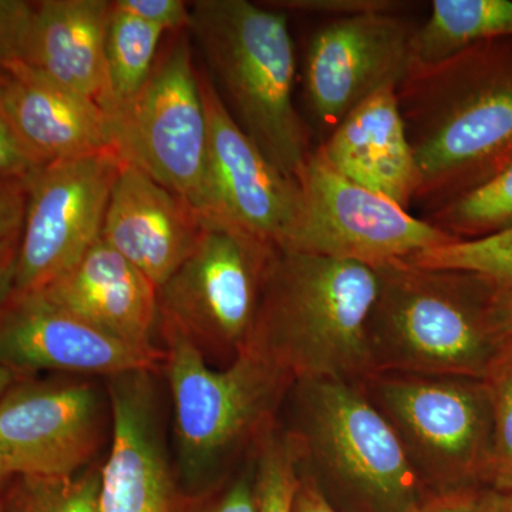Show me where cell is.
Segmentation results:
<instances>
[{
	"label": "cell",
	"instance_id": "cell-14",
	"mask_svg": "<svg viewBox=\"0 0 512 512\" xmlns=\"http://www.w3.org/2000/svg\"><path fill=\"white\" fill-rule=\"evenodd\" d=\"M208 119L207 180L202 214L232 222L284 247L299 210L301 188L238 126L207 74L200 73Z\"/></svg>",
	"mask_w": 512,
	"mask_h": 512
},
{
	"label": "cell",
	"instance_id": "cell-29",
	"mask_svg": "<svg viewBox=\"0 0 512 512\" xmlns=\"http://www.w3.org/2000/svg\"><path fill=\"white\" fill-rule=\"evenodd\" d=\"M36 2L0 0V70L22 60Z\"/></svg>",
	"mask_w": 512,
	"mask_h": 512
},
{
	"label": "cell",
	"instance_id": "cell-36",
	"mask_svg": "<svg viewBox=\"0 0 512 512\" xmlns=\"http://www.w3.org/2000/svg\"><path fill=\"white\" fill-rule=\"evenodd\" d=\"M292 512H343L338 510L311 478L299 471V485L293 498Z\"/></svg>",
	"mask_w": 512,
	"mask_h": 512
},
{
	"label": "cell",
	"instance_id": "cell-18",
	"mask_svg": "<svg viewBox=\"0 0 512 512\" xmlns=\"http://www.w3.org/2000/svg\"><path fill=\"white\" fill-rule=\"evenodd\" d=\"M39 291L111 338L163 352L156 345L157 286L101 238L72 269Z\"/></svg>",
	"mask_w": 512,
	"mask_h": 512
},
{
	"label": "cell",
	"instance_id": "cell-6",
	"mask_svg": "<svg viewBox=\"0 0 512 512\" xmlns=\"http://www.w3.org/2000/svg\"><path fill=\"white\" fill-rule=\"evenodd\" d=\"M281 427L298 470L322 493L348 494L370 512H413L429 495L389 421L359 383L302 380Z\"/></svg>",
	"mask_w": 512,
	"mask_h": 512
},
{
	"label": "cell",
	"instance_id": "cell-1",
	"mask_svg": "<svg viewBox=\"0 0 512 512\" xmlns=\"http://www.w3.org/2000/svg\"><path fill=\"white\" fill-rule=\"evenodd\" d=\"M397 100L430 212L512 164V37L410 66Z\"/></svg>",
	"mask_w": 512,
	"mask_h": 512
},
{
	"label": "cell",
	"instance_id": "cell-15",
	"mask_svg": "<svg viewBox=\"0 0 512 512\" xmlns=\"http://www.w3.org/2000/svg\"><path fill=\"white\" fill-rule=\"evenodd\" d=\"M160 353L133 348L57 305L42 291L10 293L0 305V367L10 372L123 375L156 372Z\"/></svg>",
	"mask_w": 512,
	"mask_h": 512
},
{
	"label": "cell",
	"instance_id": "cell-4",
	"mask_svg": "<svg viewBox=\"0 0 512 512\" xmlns=\"http://www.w3.org/2000/svg\"><path fill=\"white\" fill-rule=\"evenodd\" d=\"M187 32L238 126L292 180L312 151L293 103L296 57L288 18L264 3L195 0Z\"/></svg>",
	"mask_w": 512,
	"mask_h": 512
},
{
	"label": "cell",
	"instance_id": "cell-30",
	"mask_svg": "<svg viewBox=\"0 0 512 512\" xmlns=\"http://www.w3.org/2000/svg\"><path fill=\"white\" fill-rule=\"evenodd\" d=\"M114 6L165 33L184 32L190 26V3L183 0H114Z\"/></svg>",
	"mask_w": 512,
	"mask_h": 512
},
{
	"label": "cell",
	"instance_id": "cell-10",
	"mask_svg": "<svg viewBox=\"0 0 512 512\" xmlns=\"http://www.w3.org/2000/svg\"><path fill=\"white\" fill-rule=\"evenodd\" d=\"M301 210L282 251L377 268L457 239L339 174L313 151L298 178Z\"/></svg>",
	"mask_w": 512,
	"mask_h": 512
},
{
	"label": "cell",
	"instance_id": "cell-16",
	"mask_svg": "<svg viewBox=\"0 0 512 512\" xmlns=\"http://www.w3.org/2000/svg\"><path fill=\"white\" fill-rule=\"evenodd\" d=\"M153 373L109 377L113 441L100 467V512H177Z\"/></svg>",
	"mask_w": 512,
	"mask_h": 512
},
{
	"label": "cell",
	"instance_id": "cell-19",
	"mask_svg": "<svg viewBox=\"0 0 512 512\" xmlns=\"http://www.w3.org/2000/svg\"><path fill=\"white\" fill-rule=\"evenodd\" d=\"M339 174L409 211L420 187L416 157L397 100L384 87L350 111L319 147Z\"/></svg>",
	"mask_w": 512,
	"mask_h": 512
},
{
	"label": "cell",
	"instance_id": "cell-24",
	"mask_svg": "<svg viewBox=\"0 0 512 512\" xmlns=\"http://www.w3.org/2000/svg\"><path fill=\"white\" fill-rule=\"evenodd\" d=\"M100 468L72 477H19L3 512H100Z\"/></svg>",
	"mask_w": 512,
	"mask_h": 512
},
{
	"label": "cell",
	"instance_id": "cell-9",
	"mask_svg": "<svg viewBox=\"0 0 512 512\" xmlns=\"http://www.w3.org/2000/svg\"><path fill=\"white\" fill-rule=\"evenodd\" d=\"M106 116L117 157L201 212L207 180L208 119L187 30L177 33L158 55L137 96Z\"/></svg>",
	"mask_w": 512,
	"mask_h": 512
},
{
	"label": "cell",
	"instance_id": "cell-41",
	"mask_svg": "<svg viewBox=\"0 0 512 512\" xmlns=\"http://www.w3.org/2000/svg\"><path fill=\"white\" fill-rule=\"evenodd\" d=\"M6 79H8V73L3 72V70H0V87H2L3 84H5Z\"/></svg>",
	"mask_w": 512,
	"mask_h": 512
},
{
	"label": "cell",
	"instance_id": "cell-2",
	"mask_svg": "<svg viewBox=\"0 0 512 512\" xmlns=\"http://www.w3.org/2000/svg\"><path fill=\"white\" fill-rule=\"evenodd\" d=\"M377 292L370 266L278 248L248 345L295 382L360 383L373 375L367 325Z\"/></svg>",
	"mask_w": 512,
	"mask_h": 512
},
{
	"label": "cell",
	"instance_id": "cell-11",
	"mask_svg": "<svg viewBox=\"0 0 512 512\" xmlns=\"http://www.w3.org/2000/svg\"><path fill=\"white\" fill-rule=\"evenodd\" d=\"M121 164L106 150L39 165L25 178L28 201L13 291L52 284L99 241Z\"/></svg>",
	"mask_w": 512,
	"mask_h": 512
},
{
	"label": "cell",
	"instance_id": "cell-17",
	"mask_svg": "<svg viewBox=\"0 0 512 512\" xmlns=\"http://www.w3.org/2000/svg\"><path fill=\"white\" fill-rule=\"evenodd\" d=\"M202 212L134 165L123 163L111 190L101 239L157 288L191 254Z\"/></svg>",
	"mask_w": 512,
	"mask_h": 512
},
{
	"label": "cell",
	"instance_id": "cell-3",
	"mask_svg": "<svg viewBox=\"0 0 512 512\" xmlns=\"http://www.w3.org/2000/svg\"><path fill=\"white\" fill-rule=\"evenodd\" d=\"M160 336L178 470L190 484L217 483L278 427L295 380L251 345L214 369L170 320L160 318Z\"/></svg>",
	"mask_w": 512,
	"mask_h": 512
},
{
	"label": "cell",
	"instance_id": "cell-34",
	"mask_svg": "<svg viewBox=\"0 0 512 512\" xmlns=\"http://www.w3.org/2000/svg\"><path fill=\"white\" fill-rule=\"evenodd\" d=\"M26 201L23 178L0 177V244L22 234Z\"/></svg>",
	"mask_w": 512,
	"mask_h": 512
},
{
	"label": "cell",
	"instance_id": "cell-32",
	"mask_svg": "<svg viewBox=\"0 0 512 512\" xmlns=\"http://www.w3.org/2000/svg\"><path fill=\"white\" fill-rule=\"evenodd\" d=\"M39 165L20 140L0 101V177L25 180Z\"/></svg>",
	"mask_w": 512,
	"mask_h": 512
},
{
	"label": "cell",
	"instance_id": "cell-5",
	"mask_svg": "<svg viewBox=\"0 0 512 512\" xmlns=\"http://www.w3.org/2000/svg\"><path fill=\"white\" fill-rule=\"evenodd\" d=\"M375 271L379 292L367 325L373 373L483 380L501 342L488 315L493 282L404 259Z\"/></svg>",
	"mask_w": 512,
	"mask_h": 512
},
{
	"label": "cell",
	"instance_id": "cell-12",
	"mask_svg": "<svg viewBox=\"0 0 512 512\" xmlns=\"http://www.w3.org/2000/svg\"><path fill=\"white\" fill-rule=\"evenodd\" d=\"M92 384L26 383L0 397V456L10 476L72 477L89 467L103 436Z\"/></svg>",
	"mask_w": 512,
	"mask_h": 512
},
{
	"label": "cell",
	"instance_id": "cell-13",
	"mask_svg": "<svg viewBox=\"0 0 512 512\" xmlns=\"http://www.w3.org/2000/svg\"><path fill=\"white\" fill-rule=\"evenodd\" d=\"M414 30L399 13H367L329 20L313 35L303 76L320 126L332 131L370 96L399 86L412 64Z\"/></svg>",
	"mask_w": 512,
	"mask_h": 512
},
{
	"label": "cell",
	"instance_id": "cell-31",
	"mask_svg": "<svg viewBox=\"0 0 512 512\" xmlns=\"http://www.w3.org/2000/svg\"><path fill=\"white\" fill-rule=\"evenodd\" d=\"M255 456V454H254ZM194 512H259L256 498L254 457L241 476L222 485L217 493L205 498Z\"/></svg>",
	"mask_w": 512,
	"mask_h": 512
},
{
	"label": "cell",
	"instance_id": "cell-23",
	"mask_svg": "<svg viewBox=\"0 0 512 512\" xmlns=\"http://www.w3.org/2000/svg\"><path fill=\"white\" fill-rule=\"evenodd\" d=\"M164 30L111 9L106 33V67L110 99L104 113L126 106L143 89L158 59Z\"/></svg>",
	"mask_w": 512,
	"mask_h": 512
},
{
	"label": "cell",
	"instance_id": "cell-20",
	"mask_svg": "<svg viewBox=\"0 0 512 512\" xmlns=\"http://www.w3.org/2000/svg\"><path fill=\"white\" fill-rule=\"evenodd\" d=\"M0 101L10 123L40 165L111 148L109 120L99 104L25 64L5 70Z\"/></svg>",
	"mask_w": 512,
	"mask_h": 512
},
{
	"label": "cell",
	"instance_id": "cell-26",
	"mask_svg": "<svg viewBox=\"0 0 512 512\" xmlns=\"http://www.w3.org/2000/svg\"><path fill=\"white\" fill-rule=\"evenodd\" d=\"M494 419L490 488L512 490V338L501 340L483 377Z\"/></svg>",
	"mask_w": 512,
	"mask_h": 512
},
{
	"label": "cell",
	"instance_id": "cell-7",
	"mask_svg": "<svg viewBox=\"0 0 512 512\" xmlns=\"http://www.w3.org/2000/svg\"><path fill=\"white\" fill-rule=\"evenodd\" d=\"M359 386L430 494L490 488L494 419L483 380L380 372Z\"/></svg>",
	"mask_w": 512,
	"mask_h": 512
},
{
	"label": "cell",
	"instance_id": "cell-22",
	"mask_svg": "<svg viewBox=\"0 0 512 512\" xmlns=\"http://www.w3.org/2000/svg\"><path fill=\"white\" fill-rule=\"evenodd\" d=\"M503 37H512L511 0H434L429 19L414 30L410 66Z\"/></svg>",
	"mask_w": 512,
	"mask_h": 512
},
{
	"label": "cell",
	"instance_id": "cell-25",
	"mask_svg": "<svg viewBox=\"0 0 512 512\" xmlns=\"http://www.w3.org/2000/svg\"><path fill=\"white\" fill-rule=\"evenodd\" d=\"M404 261L420 268L468 272L493 284L512 282V228L490 237L426 249Z\"/></svg>",
	"mask_w": 512,
	"mask_h": 512
},
{
	"label": "cell",
	"instance_id": "cell-33",
	"mask_svg": "<svg viewBox=\"0 0 512 512\" xmlns=\"http://www.w3.org/2000/svg\"><path fill=\"white\" fill-rule=\"evenodd\" d=\"M494 490L464 488L431 494L413 512H493Z\"/></svg>",
	"mask_w": 512,
	"mask_h": 512
},
{
	"label": "cell",
	"instance_id": "cell-27",
	"mask_svg": "<svg viewBox=\"0 0 512 512\" xmlns=\"http://www.w3.org/2000/svg\"><path fill=\"white\" fill-rule=\"evenodd\" d=\"M254 476L259 512H292L299 470L281 424L256 450Z\"/></svg>",
	"mask_w": 512,
	"mask_h": 512
},
{
	"label": "cell",
	"instance_id": "cell-21",
	"mask_svg": "<svg viewBox=\"0 0 512 512\" xmlns=\"http://www.w3.org/2000/svg\"><path fill=\"white\" fill-rule=\"evenodd\" d=\"M111 9L113 2L107 0L36 2L19 63L106 110L110 99L106 33Z\"/></svg>",
	"mask_w": 512,
	"mask_h": 512
},
{
	"label": "cell",
	"instance_id": "cell-35",
	"mask_svg": "<svg viewBox=\"0 0 512 512\" xmlns=\"http://www.w3.org/2000/svg\"><path fill=\"white\" fill-rule=\"evenodd\" d=\"M488 315L498 339L512 338V282L493 284Z\"/></svg>",
	"mask_w": 512,
	"mask_h": 512
},
{
	"label": "cell",
	"instance_id": "cell-39",
	"mask_svg": "<svg viewBox=\"0 0 512 512\" xmlns=\"http://www.w3.org/2000/svg\"><path fill=\"white\" fill-rule=\"evenodd\" d=\"M15 377V373L10 372V370L5 369V367H0V397L12 387V383L15 382Z\"/></svg>",
	"mask_w": 512,
	"mask_h": 512
},
{
	"label": "cell",
	"instance_id": "cell-8",
	"mask_svg": "<svg viewBox=\"0 0 512 512\" xmlns=\"http://www.w3.org/2000/svg\"><path fill=\"white\" fill-rule=\"evenodd\" d=\"M275 245L215 215L158 288L160 318L174 323L205 359L231 363L251 339Z\"/></svg>",
	"mask_w": 512,
	"mask_h": 512
},
{
	"label": "cell",
	"instance_id": "cell-37",
	"mask_svg": "<svg viewBox=\"0 0 512 512\" xmlns=\"http://www.w3.org/2000/svg\"><path fill=\"white\" fill-rule=\"evenodd\" d=\"M19 242L20 237H16L0 245V305L15 289Z\"/></svg>",
	"mask_w": 512,
	"mask_h": 512
},
{
	"label": "cell",
	"instance_id": "cell-40",
	"mask_svg": "<svg viewBox=\"0 0 512 512\" xmlns=\"http://www.w3.org/2000/svg\"><path fill=\"white\" fill-rule=\"evenodd\" d=\"M10 477L12 476H10L8 468H6L5 463H3L2 456H0V494H2L3 488H5Z\"/></svg>",
	"mask_w": 512,
	"mask_h": 512
},
{
	"label": "cell",
	"instance_id": "cell-28",
	"mask_svg": "<svg viewBox=\"0 0 512 512\" xmlns=\"http://www.w3.org/2000/svg\"><path fill=\"white\" fill-rule=\"evenodd\" d=\"M264 5L279 12L303 13L338 20L367 13H399L409 3L397 0H272L264 2Z\"/></svg>",
	"mask_w": 512,
	"mask_h": 512
},
{
	"label": "cell",
	"instance_id": "cell-38",
	"mask_svg": "<svg viewBox=\"0 0 512 512\" xmlns=\"http://www.w3.org/2000/svg\"><path fill=\"white\" fill-rule=\"evenodd\" d=\"M493 512H512V490L505 493L494 491Z\"/></svg>",
	"mask_w": 512,
	"mask_h": 512
}]
</instances>
